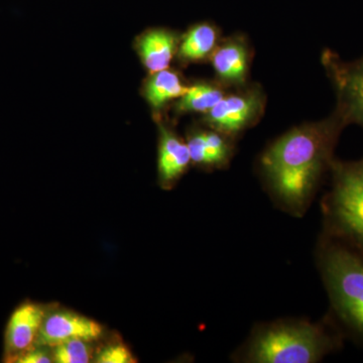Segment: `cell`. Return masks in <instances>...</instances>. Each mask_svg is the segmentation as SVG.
Segmentation results:
<instances>
[{"label": "cell", "mask_w": 363, "mask_h": 363, "mask_svg": "<svg viewBox=\"0 0 363 363\" xmlns=\"http://www.w3.org/2000/svg\"><path fill=\"white\" fill-rule=\"evenodd\" d=\"M335 111L316 123L301 124L272 143L259 159L264 187L276 206L295 217L306 214L346 128Z\"/></svg>", "instance_id": "6da1fadb"}, {"label": "cell", "mask_w": 363, "mask_h": 363, "mask_svg": "<svg viewBox=\"0 0 363 363\" xmlns=\"http://www.w3.org/2000/svg\"><path fill=\"white\" fill-rule=\"evenodd\" d=\"M339 327L326 322L281 319L260 323L233 360L245 363H316L340 350Z\"/></svg>", "instance_id": "7a4b0ae2"}, {"label": "cell", "mask_w": 363, "mask_h": 363, "mask_svg": "<svg viewBox=\"0 0 363 363\" xmlns=\"http://www.w3.org/2000/svg\"><path fill=\"white\" fill-rule=\"evenodd\" d=\"M316 259L339 329L363 345V253L323 234Z\"/></svg>", "instance_id": "3957f363"}, {"label": "cell", "mask_w": 363, "mask_h": 363, "mask_svg": "<svg viewBox=\"0 0 363 363\" xmlns=\"http://www.w3.org/2000/svg\"><path fill=\"white\" fill-rule=\"evenodd\" d=\"M330 173L331 188L322 201L323 234L363 253V157L334 159Z\"/></svg>", "instance_id": "277c9868"}, {"label": "cell", "mask_w": 363, "mask_h": 363, "mask_svg": "<svg viewBox=\"0 0 363 363\" xmlns=\"http://www.w3.org/2000/svg\"><path fill=\"white\" fill-rule=\"evenodd\" d=\"M322 64L336 95V113L346 125L363 128V56L344 61L337 52L325 50Z\"/></svg>", "instance_id": "5b68a950"}, {"label": "cell", "mask_w": 363, "mask_h": 363, "mask_svg": "<svg viewBox=\"0 0 363 363\" xmlns=\"http://www.w3.org/2000/svg\"><path fill=\"white\" fill-rule=\"evenodd\" d=\"M266 106V96L257 86L225 94L204 121L212 130L235 138L259 121Z\"/></svg>", "instance_id": "8992f818"}, {"label": "cell", "mask_w": 363, "mask_h": 363, "mask_svg": "<svg viewBox=\"0 0 363 363\" xmlns=\"http://www.w3.org/2000/svg\"><path fill=\"white\" fill-rule=\"evenodd\" d=\"M101 334L102 326L94 320L73 312H56L45 317L35 344L55 347L71 340L91 342Z\"/></svg>", "instance_id": "52a82bcc"}, {"label": "cell", "mask_w": 363, "mask_h": 363, "mask_svg": "<svg viewBox=\"0 0 363 363\" xmlns=\"http://www.w3.org/2000/svg\"><path fill=\"white\" fill-rule=\"evenodd\" d=\"M220 84L242 87L250 71V49L241 35H233L219 43L210 57Z\"/></svg>", "instance_id": "ba28073f"}, {"label": "cell", "mask_w": 363, "mask_h": 363, "mask_svg": "<svg viewBox=\"0 0 363 363\" xmlns=\"http://www.w3.org/2000/svg\"><path fill=\"white\" fill-rule=\"evenodd\" d=\"M45 317L43 308L35 303H26L13 313L6 333V353L9 358L16 359L33 348Z\"/></svg>", "instance_id": "9c48e42d"}, {"label": "cell", "mask_w": 363, "mask_h": 363, "mask_svg": "<svg viewBox=\"0 0 363 363\" xmlns=\"http://www.w3.org/2000/svg\"><path fill=\"white\" fill-rule=\"evenodd\" d=\"M191 162L206 169H225L234 156V138L210 128L191 133L187 140Z\"/></svg>", "instance_id": "30bf717a"}, {"label": "cell", "mask_w": 363, "mask_h": 363, "mask_svg": "<svg viewBox=\"0 0 363 363\" xmlns=\"http://www.w3.org/2000/svg\"><path fill=\"white\" fill-rule=\"evenodd\" d=\"M187 143L167 128H161L159 145V177L164 187L169 188L187 171L191 164Z\"/></svg>", "instance_id": "8fae6325"}, {"label": "cell", "mask_w": 363, "mask_h": 363, "mask_svg": "<svg viewBox=\"0 0 363 363\" xmlns=\"http://www.w3.org/2000/svg\"><path fill=\"white\" fill-rule=\"evenodd\" d=\"M138 51L150 73H157L171 65L178 51V39L169 30H152L138 40Z\"/></svg>", "instance_id": "7c38bea8"}, {"label": "cell", "mask_w": 363, "mask_h": 363, "mask_svg": "<svg viewBox=\"0 0 363 363\" xmlns=\"http://www.w3.org/2000/svg\"><path fill=\"white\" fill-rule=\"evenodd\" d=\"M219 32L211 23H199L191 28L178 47L179 58L185 63L210 58L219 45Z\"/></svg>", "instance_id": "4fadbf2b"}, {"label": "cell", "mask_w": 363, "mask_h": 363, "mask_svg": "<svg viewBox=\"0 0 363 363\" xmlns=\"http://www.w3.org/2000/svg\"><path fill=\"white\" fill-rule=\"evenodd\" d=\"M188 87L175 71L164 69L152 74L145 85V97L155 111H161L172 100L183 96Z\"/></svg>", "instance_id": "5bb4252c"}, {"label": "cell", "mask_w": 363, "mask_h": 363, "mask_svg": "<svg viewBox=\"0 0 363 363\" xmlns=\"http://www.w3.org/2000/svg\"><path fill=\"white\" fill-rule=\"evenodd\" d=\"M225 94L224 85L197 83L188 87L185 94L179 98L176 104V111L179 113H207Z\"/></svg>", "instance_id": "9a60e30c"}, {"label": "cell", "mask_w": 363, "mask_h": 363, "mask_svg": "<svg viewBox=\"0 0 363 363\" xmlns=\"http://www.w3.org/2000/svg\"><path fill=\"white\" fill-rule=\"evenodd\" d=\"M89 342L71 340L55 346L52 359L57 363H87L91 359Z\"/></svg>", "instance_id": "2e32d148"}, {"label": "cell", "mask_w": 363, "mask_h": 363, "mask_svg": "<svg viewBox=\"0 0 363 363\" xmlns=\"http://www.w3.org/2000/svg\"><path fill=\"white\" fill-rule=\"evenodd\" d=\"M98 363H133L135 358L123 344H112L104 348L96 357Z\"/></svg>", "instance_id": "e0dca14e"}, {"label": "cell", "mask_w": 363, "mask_h": 363, "mask_svg": "<svg viewBox=\"0 0 363 363\" xmlns=\"http://www.w3.org/2000/svg\"><path fill=\"white\" fill-rule=\"evenodd\" d=\"M52 357L48 355L45 351L39 350V348H32V350L26 351L14 359V362L18 363H50L52 362Z\"/></svg>", "instance_id": "ac0fdd59"}]
</instances>
